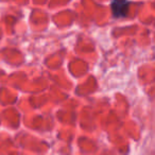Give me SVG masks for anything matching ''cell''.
Wrapping results in <instances>:
<instances>
[{"label":"cell","instance_id":"cell-1","mask_svg":"<svg viewBox=\"0 0 155 155\" xmlns=\"http://www.w3.org/2000/svg\"><path fill=\"white\" fill-rule=\"evenodd\" d=\"M112 10L116 17H124L129 10V1L127 0H113Z\"/></svg>","mask_w":155,"mask_h":155}]
</instances>
